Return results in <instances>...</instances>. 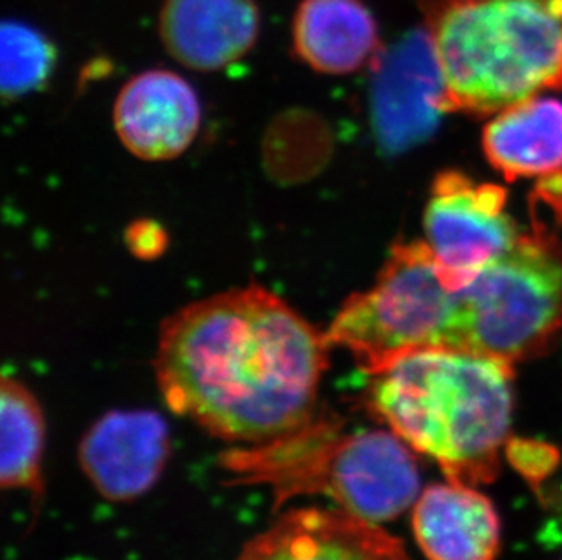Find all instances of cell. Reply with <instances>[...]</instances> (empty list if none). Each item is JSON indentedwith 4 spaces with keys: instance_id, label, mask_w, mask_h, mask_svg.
I'll return each instance as SVG.
<instances>
[{
    "instance_id": "cell-17",
    "label": "cell",
    "mask_w": 562,
    "mask_h": 560,
    "mask_svg": "<svg viewBox=\"0 0 562 560\" xmlns=\"http://www.w3.org/2000/svg\"><path fill=\"white\" fill-rule=\"evenodd\" d=\"M55 49L35 27L19 21L2 26V90L5 97L26 96L48 79Z\"/></svg>"
},
{
    "instance_id": "cell-13",
    "label": "cell",
    "mask_w": 562,
    "mask_h": 560,
    "mask_svg": "<svg viewBox=\"0 0 562 560\" xmlns=\"http://www.w3.org/2000/svg\"><path fill=\"white\" fill-rule=\"evenodd\" d=\"M415 540L428 560H495L501 518L475 486L448 481L420 493L414 506Z\"/></svg>"
},
{
    "instance_id": "cell-14",
    "label": "cell",
    "mask_w": 562,
    "mask_h": 560,
    "mask_svg": "<svg viewBox=\"0 0 562 560\" xmlns=\"http://www.w3.org/2000/svg\"><path fill=\"white\" fill-rule=\"evenodd\" d=\"M293 52L324 75H350L379 55L375 16L362 0H303L292 24Z\"/></svg>"
},
{
    "instance_id": "cell-11",
    "label": "cell",
    "mask_w": 562,
    "mask_h": 560,
    "mask_svg": "<svg viewBox=\"0 0 562 560\" xmlns=\"http://www.w3.org/2000/svg\"><path fill=\"white\" fill-rule=\"evenodd\" d=\"M113 122L130 154L143 160H171L195 141L201 102L181 75L149 69L124 85L115 101Z\"/></svg>"
},
{
    "instance_id": "cell-6",
    "label": "cell",
    "mask_w": 562,
    "mask_h": 560,
    "mask_svg": "<svg viewBox=\"0 0 562 560\" xmlns=\"http://www.w3.org/2000/svg\"><path fill=\"white\" fill-rule=\"evenodd\" d=\"M457 317L459 291L446 284L430 246L395 244L373 285L346 299L326 338L370 376L415 349L456 348Z\"/></svg>"
},
{
    "instance_id": "cell-3",
    "label": "cell",
    "mask_w": 562,
    "mask_h": 560,
    "mask_svg": "<svg viewBox=\"0 0 562 560\" xmlns=\"http://www.w3.org/2000/svg\"><path fill=\"white\" fill-rule=\"evenodd\" d=\"M414 453L392 429L345 432L337 415L317 412L277 439L229 448L221 466L229 484L270 488L277 507L318 495L381 524L414 507L423 493Z\"/></svg>"
},
{
    "instance_id": "cell-16",
    "label": "cell",
    "mask_w": 562,
    "mask_h": 560,
    "mask_svg": "<svg viewBox=\"0 0 562 560\" xmlns=\"http://www.w3.org/2000/svg\"><path fill=\"white\" fill-rule=\"evenodd\" d=\"M0 482L4 490L43 497L46 424L37 399L21 381L4 377L0 387Z\"/></svg>"
},
{
    "instance_id": "cell-7",
    "label": "cell",
    "mask_w": 562,
    "mask_h": 560,
    "mask_svg": "<svg viewBox=\"0 0 562 560\" xmlns=\"http://www.w3.org/2000/svg\"><path fill=\"white\" fill-rule=\"evenodd\" d=\"M506 204L501 186L477 182L456 169L437 175L426 204V244L451 290H464L517 243L519 227Z\"/></svg>"
},
{
    "instance_id": "cell-12",
    "label": "cell",
    "mask_w": 562,
    "mask_h": 560,
    "mask_svg": "<svg viewBox=\"0 0 562 560\" xmlns=\"http://www.w3.org/2000/svg\"><path fill=\"white\" fill-rule=\"evenodd\" d=\"M255 0H165L159 35L166 52L195 71H218L245 57L259 37Z\"/></svg>"
},
{
    "instance_id": "cell-5",
    "label": "cell",
    "mask_w": 562,
    "mask_h": 560,
    "mask_svg": "<svg viewBox=\"0 0 562 560\" xmlns=\"http://www.w3.org/2000/svg\"><path fill=\"white\" fill-rule=\"evenodd\" d=\"M562 332V238L536 224L459 291L456 348L517 365Z\"/></svg>"
},
{
    "instance_id": "cell-2",
    "label": "cell",
    "mask_w": 562,
    "mask_h": 560,
    "mask_svg": "<svg viewBox=\"0 0 562 560\" xmlns=\"http://www.w3.org/2000/svg\"><path fill=\"white\" fill-rule=\"evenodd\" d=\"M368 407L448 481L499 475L514 415V365L470 349H415L370 373Z\"/></svg>"
},
{
    "instance_id": "cell-9",
    "label": "cell",
    "mask_w": 562,
    "mask_h": 560,
    "mask_svg": "<svg viewBox=\"0 0 562 560\" xmlns=\"http://www.w3.org/2000/svg\"><path fill=\"white\" fill-rule=\"evenodd\" d=\"M170 457L165 418L149 410L108 412L80 440V468L102 497L127 503L159 482Z\"/></svg>"
},
{
    "instance_id": "cell-1",
    "label": "cell",
    "mask_w": 562,
    "mask_h": 560,
    "mask_svg": "<svg viewBox=\"0 0 562 560\" xmlns=\"http://www.w3.org/2000/svg\"><path fill=\"white\" fill-rule=\"evenodd\" d=\"M329 348L281 296L246 285L166 318L155 373L177 415L234 446L262 445L318 412Z\"/></svg>"
},
{
    "instance_id": "cell-19",
    "label": "cell",
    "mask_w": 562,
    "mask_h": 560,
    "mask_svg": "<svg viewBox=\"0 0 562 560\" xmlns=\"http://www.w3.org/2000/svg\"><path fill=\"white\" fill-rule=\"evenodd\" d=\"M144 232L138 233L137 227H132V248L133 251H140L144 257H149V251L160 248V235L159 227L155 226L154 232H146L148 224H143Z\"/></svg>"
},
{
    "instance_id": "cell-18",
    "label": "cell",
    "mask_w": 562,
    "mask_h": 560,
    "mask_svg": "<svg viewBox=\"0 0 562 560\" xmlns=\"http://www.w3.org/2000/svg\"><path fill=\"white\" fill-rule=\"evenodd\" d=\"M537 199L552 208L553 212L562 219V169L558 173L542 177L537 186Z\"/></svg>"
},
{
    "instance_id": "cell-4",
    "label": "cell",
    "mask_w": 562,
    "mask_h": 560,
    "mask_svg": "<svg viewBox=\"0 0 562 560\" xmlns=\"http://www.w3.org/2000/svg\"><path fill=\"white\" fill-rule=\"evenodd\" d=\"M430 33L448 112L492 115L562 90V0H448Z\"/></svg>"
},
{
    "instance_id": "cell-8",
    "label": "cell",
    "mask_w": 562,
    "mask_h": 560,
    "mask_svg": "<svg viewBox=\"0 0 562 560\" xmlns=\"http://www.w3.org/2000/svg\"><path fill=\"white\" fill-rule=\"evenodd\" d=\"M375 60V116L382 141L392 149L423 143L448 112L430 30L409 32Z\"/></svg>"
},
{
    "instance_id": "cell-15",
    "label": "cell",
    "mask_w": 562,
    "mask_h": 560,
    "mask_svg": "<svg viewBox=\"0 0 562 560\" xmlns=\"http://www.w3.org/2000/svg\"><path fill=\"white\" fill-rule=\"evenodd\" d=\"M483 149L508 180L548 177L562 169V102L533 97L486 124Z\"/></svg>"
},
{
    "instance_id": "cell-10",
    "label": "cell",
    "mask_w": 562,
    "mask_h": 560,
    "mask_svg": "<svg viewBox=\"0 0 562 560\" xmlns=\"http://www.w3.org/2000/svg\"><path fill=\"white\" fill-rule=\"evenodd\" d=\"M237 560H409L379 524L340 507H297L246 542Z\"/></svg>"
}]
</instances>
